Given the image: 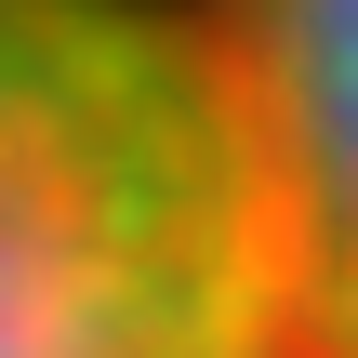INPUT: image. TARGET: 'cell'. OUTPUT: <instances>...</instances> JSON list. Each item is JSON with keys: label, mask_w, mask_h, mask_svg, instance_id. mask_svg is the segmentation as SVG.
Returning a JSON list of instances; mask_svg holds the SVG:
<instances>
[{"label": "cell", "mask_w": 358, "mask_h": 358, "mask_svg": "<svg viewBox=\"0 0 358 358\" xmlns=\"http://www.w3.org/2000/svg\"><path fill=\"white\" fill-rule=\"evenodd\" d=\"M0 358H319L199 0H0Z\"/></svg>", "instance_id": "6da1fadb"}, {"label": "cell", "mask_w": 358, "mask_h": 358, "mask_svg": "<svg viewBox=\"0 0 358 358\" xmlns=\"http://www.w3.org/2000/svg\"><path fill=\"white\" fill-rule=\"evenodd\" d=\"M199 27L266 146L306 332L319 358H358V0H199Z\"/></svg>", "instance_id": "7a4b0ae2"}]
</instances>
